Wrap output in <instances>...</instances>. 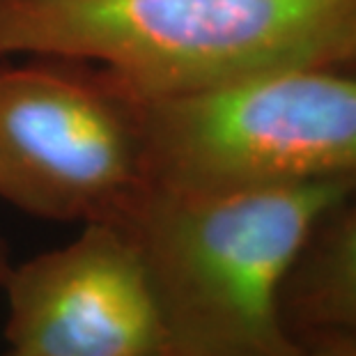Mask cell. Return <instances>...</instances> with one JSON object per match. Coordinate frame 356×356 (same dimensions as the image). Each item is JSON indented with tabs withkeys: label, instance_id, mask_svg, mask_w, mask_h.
Listing matches in <instances>:
<instances>
[{
	"label": "cell",
	"instance_id": "obj_1",
	"mask_svg": "<svg viewBox=\"0 0 356 356\" xmlns=\"http://www.w3.org/2000/svg\"><path fill=\"white\" fill-rule=\"evenodd\" d=\"M356 177L278 186L147 184L120 223L152 278L179 356H304L283 292L324 216Z\"/></svg>",
	"mask_w": 356,
	"mask_h": 356
},
{
	"label": "cell",
	"instance_id": "obj_2",
	"mask_svg": "<svg viewBox=\"0 0 356 356\" xmlns=\"http://www.w3.org/2000/svg\"><path fill=\"white\" fill-rule=\"evenodd\" d=\"M356 0H5L0 58L102 70L136 99H170L331 65Z\"/></svg>",
	"mask_w": 356,
	"mask_h": 356
},
{
	"label": "cell",
	"instance_id": "obj_3",
	"mask_svg": "<svg viewBox=\"0 0 356 356\" xmlns=\"http://www.w3.org/2000/svg\"><path fill=\"white\" fill-rule=\"evenodd\" d=\"M136 104L149 184L230 188L356 177L354 72L292 67Z\"/></svg>",
	"mask_w": 356,
	"mask_h": 356
},
{
	"label": "cell",
	"instance_id": "obj_4",
	"mask_svg": "<svg viewBox=\"0 0 356 356\" xmlns=\"http://www.w3.org/2000/svg\"><path fill=\"white\" fill-rule=\"evenodd\" d=\"M149 184L138 104L102 70L0 65V200L58 223L122 218Z\"/></svg>",
	"mask_w": 356,
	"mask_h": 356
},
{
	"label": "cell",
	"instance_id": "obj_5",
	"mask_svg": "<svg viewBox=\"0 0 356 356\" xmlns=\"http://www.w3.org/2000/svg\"><path fill=\"white\" fill-rule=\"evenodd\" d=\"M5 356H170L145 260L120 221L83 223L65 246L10 267Z\"/></svg>",
	"mask_w": 356,
	"mask_h": 356
},
{
	"label": "cell",
	"instance_id": "obj_6",
	"mask_svg": "<svg viewBox=\"0 0 356 356\" xmlns=\"http://www.w3.org/2000/svg\"><path fill=\"white\" fill-rule=\"evenodd\" d=\"M287 329L299 340L356 338V198L338 204L317 225L283 292Z\"/></svg>",
	"mask_w": 356,
	"mask_h": 356
},
{
	"label": "cell",
	"instance_id": "obj_7",
	"mask_svg": "<svg viewBox=\"0 0 356 356\" xmlns=\"http://www.w3.org/2000/svg\"><path fill=\"white\" fill-rule=\"evenodd\" d=\"M304 356H356V338L315 336L301 340Z\"/></svg>",
	"mask_w": 356,
	"mask_h": 356
},
{
	"label": "cell",
	"instance_id": "obj_8",
	"mask_svg": "<svg viewBox=\"0 0 356 356\" xmlns=\"http://www.w3.org/2000/svg\"><path fill=\"white\" fill-rule=\"evenodd\" d=\"M327 67H336V70H345V72L356 74V24L350 28L345 42L340 44L338 53L333 56L331 65H327Z\"/></svg>",
	"mask_w": 356,
	"mask_h": 356
},
{
	"label": "cell",
	"instance_id": "obj_9",
	"mask_svg": "<svg viewBox=\"0 0 356 356\" xmlns=\"http://www.w3.org/2000/svg\"><path fill=\"white\" fill-rule=\"evenodd\" d=\"M7 271H10V262H7V257H5L3 246H0V294H3V283H5Z\"/></svg>",
	"mask_w": 356,
	"mask_h": 356
},
{
	"label": "cell",
	"instance_id": "obj_10",
	"mask_svg": "<svg viewBox=\"0 0 356 356\" xmlns=\"http://www.w3.org/2000/svg\"><path fill=\"white\" fill-rule=\"evenodd\" d=\"M170 356H179V354H170Z\"/></svg>",
	"mask_w": 356,
	"mask_h": 356
},
{
	"label": "cell",
	"instance_id": "obj_11",
	"mask_svg": "<svg viewBox=\"0 0 356 356\" xmlns=\"http://www.w3.org/2000/svg\"><path fill=\"white\" fill-rule=\"evenodd\" d=\"M0 3H5V0H0Z\"/></svg>",
	"mask_w": 356,
	"mask_h": 356
}]
</instances>
